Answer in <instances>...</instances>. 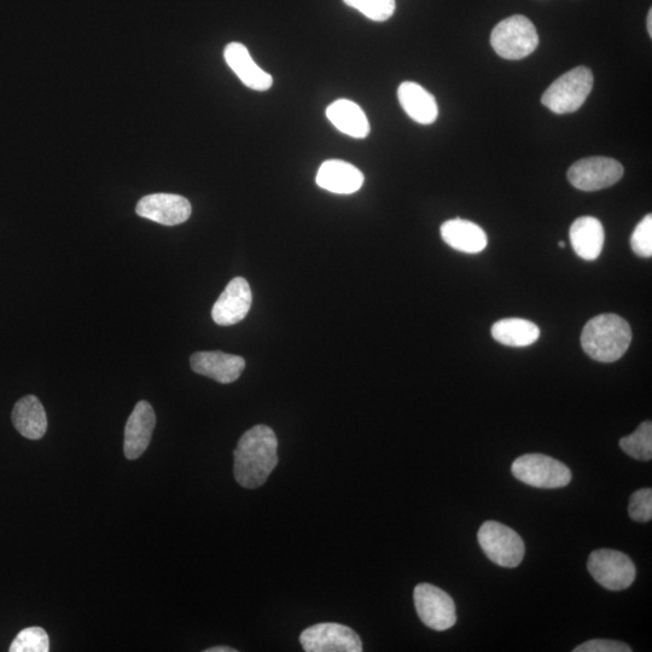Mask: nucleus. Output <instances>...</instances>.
Here are the masks:
<instances>
[{
  "instance_id": "2",
  "label": "nucleus",
  "mask_w": 652,
  "mask_h": 652,
  "mask_svg": "<svg viewBox=\"0 0 652 652\" xmlns=\"http://www.w3.org/2000/svg\"><path fill=\"white\" fill-rule=\"evenodd\" d=\"M632 341L631 326L616 314H601L582 330L581 345L590 358L614 363L624 357Z\"/></svg>"
},
{
  "instance_id": "3",
  "label": "nucleus",
  "mask_w": 652,
  "mask_h": 652,
  "mask_svg": "<svg viewBox=\"0 0 652 652\" xmlns=\"http://www.w3.org/2000/svg\"><path fill=\"white\" fill-rule=\"evenodd\" d=\"M491 45L505 60L517 61L532 55L539 45L537 28L526 16L515 15L493 29Z\"/></svg>"
},
{
  "instance_id": "25",
  "label": "nucleus",
  "mask_w": 652,
  "mask_h": 652,
  "mask_svg": "<svg viewBox=\"0 0 652 652\" xmlns=\"http://www.w3.org/2000/svg\"><path fill=\"white\" fill-rule=\"evenodd\" d=\"M343 2L375 22L389 20L397 8L395 0H343Z\"/></svg>"
},
{
  "instance_id": "12",
  "label": "nucleus",
  "mask_w": 652,
  "mask_h": 652,
  "mask_svg": "<svg viewBox=\"0 0 652 652\" xmlns=\"http://www.w3.org/2000/svg\"><path fill=\"white\" fill-rule=\"evenodd\" d=\"M136 212L139 217L166 226L185 223L190 218L192 208L183 196L173 194H154L143 197L138 202Z\"/></svg>"
},
{
  "instance_id": "11",
  "label": "nucleus",
  "mask_w": 652,
  "mask_h": 652,
  "mask_svg": "<svg viewBox=\"0 0 652 652\" xmlns=\"http://www.w3.org/2000/svg\"><path fill=\"white\" fill-rule=\"evenodd\" d=\"M252 289L242 277H236L227 284L212 310V318L221 326L242 322L252 307Z\"/></svg>"
},
{
  "instance_id": "26",
  "label": "nucleus",
  "mask_w": 652,
  "mask_h": 652,
  "mask_svg": "<svg viewBox=\"0 0 652 652\" xmlns=\"http://www.w3.org/2000/svg\"><path fill=\"white\" fill-rule=\"evenodd\" d=\"M633 252L642 258L652 256V215L648 214L640 221L631 237Z\"/></svg>"
},
{
  "instance_id": "7",
  "label": "nucleus",
  "mask_w": 652,
  "mask_h": 652,
  "mask_svg": "<svg viewBox=\"0 0 652 652\" xmlns=\"http://www.w3.org/2000/svg\"><path fill=\"white\" fill-rule=\"evenodd\" d=\"M592 578L609 591L628 589L636 580L637 569L631 558L620 551H593L587 562Z\"/></svg>"
},
{
  "instance_id": "6",
  "label": "nucleus",
  "mask_w": 652,
  "mask_h": 652,
  "mask_svg": "<svg viewBox=\"0 0 652 652\" xmlns=\"http://www.w3.org/2000/svg\"><path fill=\"white\" fill-rule=\"evenodd\" d=\"M511 471L518 481L544 489L566 487L573 477L566 464L539 453L517 458L511 465Z\"/></svg>"
},
{
  "instance_id": "30",
  "label": "nucleus",
  "mask_w": 652,
  "mask_h": 652,
  "mask_svg": "<svg viewBox=\"0 0 652 652\" xmlns=\"http://www.w3.org/2000/svg\"><path fill=\"white\" fill-rule=\"evenodd\" d=\"M648 32L649 36L652 37V10L649 11L648 15Z\"/></svg>"
},
{
  "instance_id": "22",
  "label": "nucleus",
  "mask_w": 652,
  "mask_h": 652,
  "mask_svg": "<svg viewBox=\"0 0 652 652\" xmlns=\"http://www.w3.org/2000/svg\"><path fill=\"white\" fill-rule=\"evenodd\" d=\"M493 339L508 347H528L537 342L540 329L537 324L521 318L499 320L492 326Z\"/></svg>"
},
{
  "instance_id": "18",
  "label": "nucleus",
  "mask_w": 652,
  "mask_h": 652,
  "mask_svg": "<svg viewBox=\"0 0 652 652\" xmlns=\"http://www.w3.org/2000/svg\"><path fill=\"white\" fill-rule=\"evenodd\" d=\"M442 240L448 246L467 254H479L487 247L486 232L469 220L452 219L441 226Z\"/></svg>"
},
{
  "instance_id": "28",
  "label": "nucleus",
  "mask_w": 652,
  "mask_h": 652,
  "mask_svg": "<svg viewBox=\"0 0 652 652\" xmlns=\"http://www.w3.org/2000/svg\"><path fill=\"white\" fill-rule=\"evenodd\" d=\"M574 652H631L632 649L625 643L616 640L593 639L578 646Z\"/></svg>"
},
{
  "instance_id": "23",
  "label": "nucleus",
  "mask_w": 652,
  "mask_h": 652,
  "mask_svg": "<svg viewBox=\"0 0 652 652\" xmlns=\"http://www.w3.org/2000/svg\"><path fill=\"white\" fill-rule=\"evenodd\" d=\"M620 447L637 461L649 462L652 458V423L645 421L636 432L620 440Z\"/></svg>"
},
{
  "instance_id": "24",
  "label": "nucleus",
  "mask_w": 652,
  "mask_h": 652,
  "mask_svg": "<svg viewBox=\"0 0 652 652\" xmlns=\"http://www.w3.org/2000/svg\"><path fill=\"white\" fill-rule=\"evenodd\" d=\"M50 639L48 633L40 627H29L17 634L10 652H48Z\"/></svg>"
},
{
  "instance_id": "15",
  "label": "nucleus",
  "mask_w": 652,
  "mask_h": 652,
  "mask_svg": "<svg viewBox=\"0 0 652 652\" xmlns=\"http://www.w3.org/2000/svg\"><path fill=\"white\" fill-rule=\"evenodd\" d=\"M364 174L351 163L341 160L325 161L317 173L320 188L339 195H351L362 188Z\"/></svg>"
},
{
  "instance_id": "20",
  "label": "nucleus",
  "mask_w": 652,
  "mask_h": 652,
  "mask_svg": "<svg viewBox=\"0 0 652 652\" xmlns=\"http://www.w3.org/2000/svg\"><path fill=\"white\" fill-rule=\"evenodd\" d=\"M11 418L17 432L29 440L42 439L48 430L44 406L34 395H27L17 401Z\"/></svg>"
},
{
  "instance_id": "21",
  "label": "nucleus",
  "mask_w": 652,
  "mask_h": 652,
  "mask_svg": "<svg viewBox=\"0 0 652 652\" xmlns=\"http://www.w3.org/2000/svg\"><path fill=\"white\" fill-rule=\"evenodd\" d=\"M326 116L337 130L345 135L364 139L370 135V124L364 110L357 103L339 100L326 109Z\"/></svg>"
},
{
  "instance_id": "19",
  "label": "nucleus",
  "mask_w": 652,
  "mask_h": 652,
  "mask_svg": "<svg viewBox=\"0 0 652 652\" xmlns=\"http://www.w3.org/2000/svg\"><path fill=\"white\" fill-rule=\"evenodd\" d=\"M570 243L576 255L586 261H593L602 254L605 232L596 218L581 217L576 219L569 230Z\"/></svg>"
},
{
  "instance_id": "27",
  "label": "nucleus",
  "mask_w": 652,
  "mask_h": 652,
  "mask_svg": "<svg viewBox=\"0 0 652 652\" xmlns=\"http://www.w3.org/2000/svg\"><path fill=\"white\" fill-rule=\"evenodd\" d=\"M628 514L633 521L649 522L652 518V489L643 488L634 492L628 506Z\"/></svg>"
},
{
  "instance_id": "29",
  "label": "nucleus",
  "mask_w": 652,
  "mask_h": 652,
  "mask_svg": "<svg viewBox=\"0 0 652 652\" xmlns=\"http://www.w3.org/2000/svg\"><path fill=\"white\" fill-rule=\"evenodd\" d=\"M205 652H237V650L229 648V646H214V648L207 649Z\"/></svg>"
},
{
  "instance_id": "8",
  "label": "nucleus",
  "mask_w": 652,
  "mask_h": 652,
  "mask_svg": "<svg viewBox=\"0 0 652 652\" xmlns=\"http://www.w3.org/2000/svg\"><path fill=\"white\" fill-rule=\"evenodd\" d=\"M419 619L435 631L450 630L457 622L456 604L444 590L430 584H419L413 592Z\"/></svg>"
},
{
  "instance_id": "16",
  "label": "nucleus",
  "mask_w": 652,
  "mask_h": 652,
  "mask_svg": "<svg viewBox=\"0 0 652 652\" xmlns=\"http://www.w3.org/2000/svg\"><path fill=\"white\" fill-rule=\"evenodd\" d=\"M224 57L232 71L242 83L254 91L264 92L273 85L271 74L263 71L241 43H230L224 50Z\"/></svg>"
},
{
  "instance_id": "17",
  "label": "nucleus",
  "mask_w": 652,
  "mask_h": 652,
  "mask_svg": "<svg viewBox=\"0 0 652 652\" xmlns=\"http://www.w3.org/2000/svg\"><path fill=\"white\" fill-rule=\"evenodd\" d=\"M398 98L405 113L418 124L432 125L438 119V103L432 93L421 85L405 81L399 86Z\"/></svg>"
},
{
  "instance_id": "9",
  "label": "nucleus",
  "mask_w": 652,
  "mask_h": 652,
  "mask_svg": "<svg viewBox=\"0 0 652 652\" xmlns=\"http://www.w3.org/2000/svg\"><path fill=\"white\" fill-rule=\"evenodd\" d=\"M624 173V166L610 157H587L569 168L568 180L578 190L598 191L620 182Z\"/></svg>"
},
{
  "instance_id": "13",
  "label": "nucleus",
  "mask_w": 652,
  "mask_h": 652,
  "mask_svg": "<svg viewBox=\"0 0 652 652\" xmlns=\"http://www.w3.org/2000/svg\"><path fill=\"white\" fill-rule=\"evenodd\" d=\"M155 426L153 406L148 401H139L125 427L124 452L127 459L135 461L147 451Z\"/></svg>"
},
{
  "instance_id": "1",
  "label": "nucleus",
  "mask_w": 652,
  "mask_h": 652,
  "mask_svg": "<svg viewBox=\"0 0 652 652\" xmlns=\"http://www.w3.org/2000/svg\"><path fill=\"white\" fill-rule=\"evenodd\" d=\"M235 479L244 488L264 485L278 464V440L270 427L259 424L242 435L234 452Z\"/></svg>"
},
{
  "instance_id": "5",
  "label": "nucleus",
  "mask_w": 652,
  "mask_h": 652,
  "mask_svg": "<svg viewBox=\"0 0 652 652\" xmlns=\"http://www.w3.org/2000/svg\"><path fill=\"white\" fill-rule=\"evenodd\" d=\"M477 540L489 561L503 568H516L525 558L526 547L514 529L497 521H487L479 529Z\"/></svg>"
},
{
  "instance_id": "10",
  "label": "nucleus",
  "mask_w": 652,
  "mask_h": 652,
  "mask_svg": "<svg viewBox=\"0 0 652 652\" xmlns=\"http://www.w3.org/2000/svg\"><path fill=\"white\" fill-rule=\"evenodd\" d=\"M300 643L307 652H362V639L352 628L326 622L301 633Z\"/></svg>"
},
{
  "instance_id": "14",
  "label": "nucleus",
  "mask_w": 652,
  "mask_h": 652,
  "mask_svg": "<svg viewBox=\"0 0 652 652\" xmlns=\"http://www.w3.org/2000/svg\"><path fill=\"white\" fill-rule=\"evenodd\" d=\"M190 364L196 374L223 384L237 381L246 368L242 357L223 352H197L191 355Z\"/></svg>"
},
{
  "instance_id": "4",
  "label": "nucleus",
  "mask_w": 652,
  "mask_h": 652,
  "mask_svg": "<svg viewBox=\"0 0 652 652\" xmlns=\"http://www.w3.org/2000/svg\"><path fill=\"white\" fill-rule=\"evenodd\" d=\"M593 74L589 68L576 67L553 81L541 98V103L555 114H570L579 110L590 96Z\"/></svg>"
},
{
  "instance_id": "31",
  "label": "nucleus",
  "mask_w": 652,
  "mask_h": 652,
  "mask_svg": "<svg viewBox=\"0 0 652 652\" xmlns=\"http://www.w3.org/2000/svg\"><path fill=\"white\" fill-rule=\"evenodd\" d=\"M558 246H560L561 248H564V247H566V243H564V242H558Z\"/></svg>"
}]
</instances>
